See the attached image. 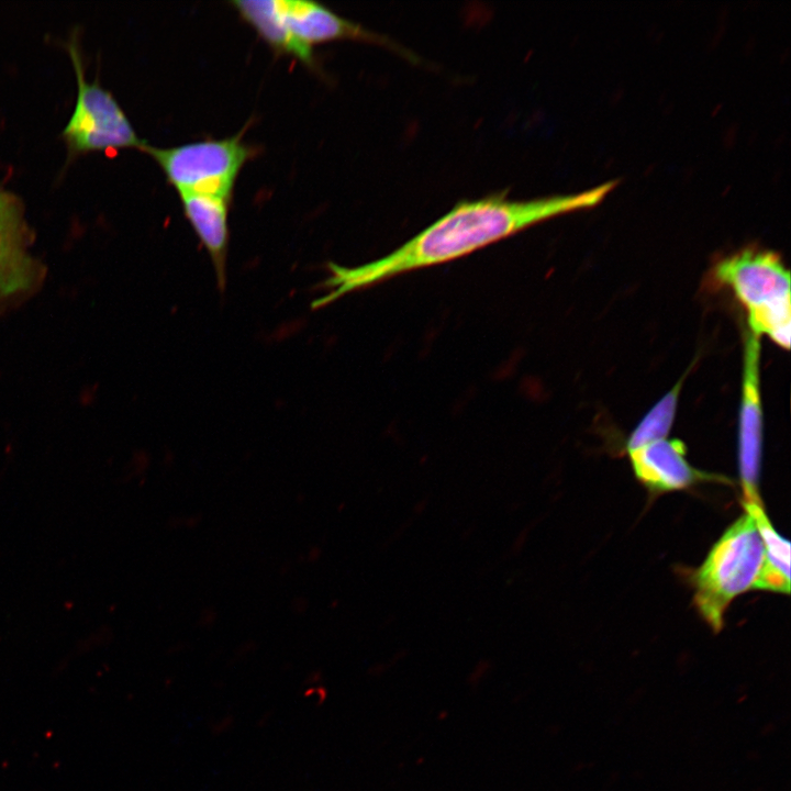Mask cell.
I'll return each instance as SVG.
<instances>
[{
	"label": "cell",
	"instance_id": "cell-1",
	"mask_svg": "<svg viewBox=\"0 0 791 791\" xmlns=\"http://www.w3.org/2000/svg\"><path fill=\"white\" fill-rule=\"evenodd\" d=\"M616 186L609 181L583 192L531 200L490 196L457 203L442 218L391 253L346 267L328 263L327 292L311 307L320 309L356 290L412 270L441 265L560 214L592 208Z\"/></svg>",
	"mask_w": 791,
	"mask_h": 791
},
{
	"label": "cell",
	"instance_id": "cell-2",
	"mask_svg": "<svg viewBox=\"0 0 791 791\" xmlns=\"http://www.w3.org/2000/svg\"><path fill=\"white\" fill-rule=\"evenodd\" d=\"M716 280L745 307L749 332L767 334L784 348L790 344V274L771 250L744 248L720 260Z\"/></svg>",
	"mask_w": 791,
	"mask_h": 791
},
{
	"label": "cell",
	"instance_id": "cell-3",
	"mask_svg": "<svg viewBox=\"0 0 791 791\" xmlns=\"http://www.w3.org/2000/svg\"><path fill=\"white\" fill-rule=\"evenodd\" d=\"M765 564V547L755 520L745 513L714 544L693 575L694 602L714 632L738 594L755 589Z\"/></svg>",
	"mask_w": 791,
	"mask_h": 791
},
{
	"label": "cell",
	"instance_id": "cell-4",
	"mask_svg": "<svg viewBox=\"0 0 791 791\" xmlns=\"http://www.w3.org/2000/svg\"><path fill=\"white\" fill-rule=\"evenodd\" d=\"M243 132L221 140H202L160 148L146 144L166 179L179 194L198 193L231 201L239 170L254 148L242 141Z\"/></svg>",
	"mask_w": 791,
	"mask_h": 791
},
{
	"label": "cell",
	"instance_id": "cell-5",
	"mask_svg": "<svg viewBox=\"0 0 791 791\" xmlns=\"http://www.w3.org/2000/svg\"><path fill=\"white\" fill-rule=\"evenodd\" d=\"M68 49L77 79V98L63 136L71 149L86 152L135 147L142 151L147 143L136 134L115 98L97 80H86L75 43H70Z\"/></svg>",
	"mask_w": 791,
	"mask_h": 791
},
{
	"label": "cell",
	"instance_id": "cell-6",
	"mask_svg": "<svg viewBox=\"0 0 791 791\" xmlns=\"http://www.w3.org/2000/svg\"><path fill=\"white\" fill-rule=\"evenodd\" d=\"M282 26L301 56V63L315 67L313 46L335 40H356L397 48L388 38L349 21L327 7L303 0H276Z\"/></svg>",
	"mask_w": 791,
	"mask_h": 791
},
{
	"label": "cell",
	"instance_id": "cell-7",
	"mask_svg": "<svg viewBox=\"0 0 791 791\" xmlns=\"http://www.w3.org/2000/svg\"><path fill=\"white\" fill-rule=\"evenodd\" d=\"M759 360L760 336L748 331L745 335L738 434L739 472L744 502L760 500L757 490L762 434Z\"/></svg>",
	"mask_w": 791,
	"mask_h": 791
},
{
	"label": "cell",
	"instance_id": "cell-8",
	"mask_svg": "<svg viewBox=\"0 0 791 791\" xmlns=\"http://www.w3.org/2000/svg\"><path fill=\"white\" fill-rule=\"evenodd\" d=\"M27 227L16 196L0 187V299L32 289L38 265L27 250Z\"/></svg>",
	"mask_w": 791,
	"mask_h": 791
},
{
	"label": "cell",
	"instance_id": "cell-9",
	"mask_svg": "<svg viewBox=\"0 0 791 791\" xmlns=\"http://www.w3.org/2000/svg\"><path fill=\"white\" fill-rule=\"evenodd\" d=\"M635 476L651 492L688 488L713 476L693 468L679 439H659L628 452Z\"/></svg>",
	"mask_w": 791,
	"mask_h": 791
},
{
	"label": "cell",
	"instance_id": "cell-10",
	"mask_svg": "<svg viewBox=\"0 0 791 791\" xmlns=\"http://www.w3.org/2000/svg\"><path fill=\"white\" fill-rule=\"evenodd\" d=\"M179 197L186 219L210 255L218 287L221 291H224L230 239V201L198 193H181Z\"/></svg>",
	"mask_w": 791,
	"mask_h": 791
},
{
	"label": "cell",
	"instance_id": "cell-11",
	"mask_svg": "<svg viewBox=\"0 0 791 791\" xmlns=\"http://www.w3.org/2000/svg\"><path fill=\"white\" fill-rule=\"evenodd\" d=\"M755 520L765 547V564L755 589L788 593L790 590V544L772 527L760 500L744 502Z\"/></svg>",
	"mask_w": 791,
	"mask_h": 791
},
{
	"label": "cell",
	"instance_id": "cell-12",
	"mask_svg": "<svg viewBox=\"0 0 791 791\" xmlns=\"http://www.w3.org/2000/svg\"><path fill=\"white\" fill-rule=\"evenodd\" d=\"M683 380L682 377L637 424L628 437L627 452L666 437L675 420Z\"/></svg>",
	"mask_w": 791,
	"mask_h": 791
},
{
	"label": "cell",
	"instance_id": "cell-13",
	"mask_svg": "<svg viewBox=\"0 0 791 791\" xmlns=\"http://www.w3.org/2000/svg\"><path fill=\"white\" fill-rule=\"evenodd\" d=\"M773 731H775V725L768 724L766 727H764V729H762V735H769V734H771Z\"/></svg>",
	"mask_w": 791,
	"mask_h": 791
}]
</instances>
